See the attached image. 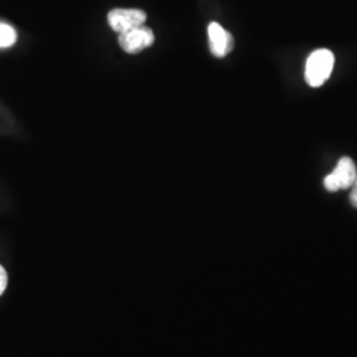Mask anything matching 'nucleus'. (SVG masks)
<instances>
[{"mask_svg": "<svg viewBox=\"0 0 357 357\" xmlns=\"http://www.w3.org/2000/svg\"><path fill=\"white\" fill-rule=\"evenodd\" d=\"M356 166L351 158H342L330 175L324 178V187L328 192L348 190L356 178Z\"/></svg>", "mask_w": 357, "mask_h": 357, "instance_id": "2", "label": "nucleus"}, {"mask_svg": "<svg viewBox=\"0 0 357 357\" xmlns=\"http://www.w3.org/2000/svg\"><path fill=\"white\" fill-rule=\"evenodd\" d=\"M335 64L333 53L328 50H318L312 52L307 59L306 77L307 84L311 88H320L331 76Z\"/></svg>", "mask_w": 357, "mask_h": 357, "instance_id": "1", "label": "nucleus"}, {"mask_svg": "<svg viewBox=\"0 0 357 357\" xmlns=\"http://www.w3.org/2000/svg\"><path fill=\"white\" fill-rule=\"evenodd\" d=\"M16 40H17V35L13 26L6 23H0V48L13 47Z\"/></svg>", "mask_w": 357, "mask_h": 357, "instance_id": "6", "label": "nucleus"}, {"mask_svg": "<svg viewBox=\"0 0 357 357\" xmlns=\"http://www.w3.org/2000/svg\"><path fill=\"white\" fill-rule=\"evenodd\" d=\"M8 284V275L4 268L0 265V295L6 291Z\"/></svg>", "mask_w": 357, "mask_h": 357, "instance_id": "7", "label": "nucleus"}, {"mask_svg": "<svg viewBox=\"0 0 357 357\" xmlns=\"http://www.w3.org/2000/svg\"><path fill=\"white\" fill-rule=\"evenodd\" d=\"M208 38H209V48L215 57L222 59L233 51L234 40L231 33L227 29H224L218 23H211L208 26Z\"/></svg>", "mask_w": 357, "mask_h": 357, "instance_id": "5", "label": "nucleus"}, {"mask_svg": "<svg viewBox=\"0 0 357 357\" xmlns=\"http://www.w3.org/2000/svg\"><path fill=\"white\" fill-rule=\"evenodd\" d=\"M118 43L121 48L130 54H137L139 52L151 47L155 43V35L151 28L143 26L134 28L128 32L119 33Z\"/></svg>", "mask_w": 357, "mask_h": 357, "instance_id": "4", "label": "nucleus"}, {"mask_svg": "<svg viewBox=\"0 0 357 357\" xmlns=\"http://www.w3.org/2000/svg\"><path fill=\"white\" fill-rule=\"evenodd\" d=\"M146 19V13L135 8H115L107 15L109 26L118 33H123L143 26Z\"/></svg>", "mask_w": 357, "mask_h": 357, "instance_id": "3", "label": "nucleus"}, {"mask_svg": "<svg viewBox=\"0 0 357 357\" xmlns=\"http://www.w3.org/2000/svg\"><path fill=\"white\" fill-rule=\"evenodd\" d=\"M351 188H352V191H351V195H349V202L355 208H357V175L356 178H355V183H354V185Z\"/></svg>", "mask_w": 357, "mask_h": 357, "instance_id": "8", "label": "nucleus"}]
</instances>
